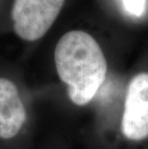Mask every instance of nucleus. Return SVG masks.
Instances as JSON below:
<instances>
[{"instance_id":"1","label":"nucleus","mask_w":148,"mask_h":149,"mask_svg":"<svg viewBox=\"0 0 148 149\" xmlns=\"http://www.w3.org/2000/svg\"><path fill=\"white\" fill-rule=\"evenodd\" d=\"M54 60L70 100L78 106L89 103L105 81L108 69L98 42L87 32L69 31L56 45Z\"/></svg>"},{"instance_id":"2","label":"nucleus","mask_w":148,"mask_h":149,"mask_svg":"<svg viewBox=\"0 0 148 149\" xmlns=\"http://www.w3.org/2000/svg\"><path fill=\"white\" fill-rule=\"evenodd\" d=\"M65 0H15L12 9L14 30L20 39L34 42L50 29Z\"/></svg>"},{"instance_id":"3","label":"nucleus","mask_w":148,"mask_h":149,"mask_svg":"<svg viewBox=\"0 0 148 149\" xmlns=\"http://www.w3.org/2000/svg\"><path fill=\"white\" fill-rule=\"evenodd\" d=\"M121 131L132 141L148 138V72L137 74L129 82Z\"/></svg>"},{"instance_id":"4","label":"nucleus","mask_w":148,"mask_h":149,"mask_svg":"<svg viewBox=\"0 0 148 149\" xmlns=\"http://www.w3.org/2000/svg\"><path fill=\"white\" fill-rule=\"evenodd\" d=\"M26 119V111L12 81L0 78V139H9L19 132Z\"/></svg>"},{"instance_id":"5","label":"nucleus","mask_w":148,"mask_h":149,"mask_svg":"<svg viewBox=\"0 0 148 149\" xmlns=\"http://www.w3.org/2000/svg\"><path fill=\"white\" fill-rule=\"evenodd\" d=\"M125 9L135 15H142L145 9V0H122Z\"/></svg>"}]
</instances>
